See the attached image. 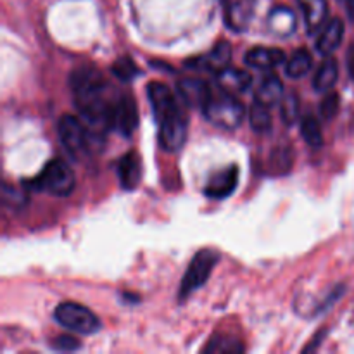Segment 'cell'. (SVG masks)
Listing matches in <instances>:
<instances>
[{
    "mask_svg": "<svg viewBox=\"0 0 354 354\" xmlns=\"http://www.w3.org/2000/svg\"><path fill=\"white\" fill-rule=\"evenodd\" d=\"M111 130L118 131L123 137H130L138 127V111L131 95H120L118 99L111 100L109 109Z\"/></svg>",
    "mask_w": 354,
    "mask_h": 354,
    "instance_id": "cell-7",
    "label": "cell"
},
{
    "mask_svg": "<svg viewBox=\"0 0 354 354\" xmlns=\"http://www.w3.org/2000/svg\"><path fill=\"white\" fill-rule=\"evenodd\" d=\"M203 114L209 123L223 130H235L245 118V107L234 93L220 88V92L211 93L209 100L204 104Z\"/></svg>",
    "mask_w": 354,
    "mask_h": 354,
    "instance_id": "cell-2",
    "label": "cell"
},
{
    "mask_svg": "<svg viewBox=\"0 0 354 354\" xmlns=\"http://www.w3.org/2000/svg\"><path fill=\"white\" fill-rule=\"evenodd\" d=\"M303 12L306 30L310 35L320 33L322 28L327 24L328 3L327 0H297Z\"/></svg>",
    "mask_w": 354,
    "mask_h": 354,
    "instance_id": "cell-14",
    "label": "cell"
},
{
    "mask_svg": "<svg viewBox=\"0 0 354 354\" xmlns=\"http://www.w3.org/2000/svg\"><path fill=\"white\" fill-rule=\"evenodd\" d=\"M52 348L57 349V351H76V349H80V342L69 335H61V337L54 339Z\"/></svg>",
    "mask_w": 354,
    "mask_h": 354,
    "instance_id": "cell-27",
    "label": "cell"
},
{
    "mask_svg": "<svg viewBox=\"0 0 354 354\" xmlns=\"http://www.w3.org/2000/svg\"><path fill=\"white\" fill-rule=\"evenodd\" d=\"M283 99V83L277 75H268L261 83H259L258 90L254 93L256 102H261L265 106L273 107L280 104Z\"/></svg>",
    "mask_w": 354,
    "mask_h": 354,
    "instance_id": "cell-18",
    "label": "cell"
},
{
    "mask_svg": "<svg viewBox=\"0 0 354 354\" xmlns=\"http://www.w3.org/2000/svg\"><path fill=\"white\" fill-rule=\"evenodd\" d=\"M232 61V45L228 41H218L207 54L199 55L196 59L187 61V68L201 69V71L220 73L221 69L228 68Z\"/></svg>",
    "mask_w": 354,
    "mask_h": 354,
    "instance_id": "cell-9",
    "label": "cell"
},
{
    "mask_svg": "<svg viewBox=\"0 0 354 354\" xmlns=\"http://www.w3.org/2000/svg\"><path fill=\"white\" fill-rule=\"evenodd\" d=\"M301 135L310 147L320 149L324 145V135H322L320 123L315 114H306L301 121Z\"/></svg>",
    "mask_w": 354,
    "mask_h": 354,
    "instance_id": "cell-21",
    "label": "cell"
},
{
    "mask_svg": "<svg viewBox=\"0 0 354 354\" xmlns=\"http://www.w3.org/2000/svg\"><path fill=\"white\" fill-rule=\"evenodd\" d=\"M342 38H344V23L339 17H334L318 33L317 50L322 55L334 54L339 48V45L342 44Z\"/></svg>",
    "mask_w": 354,
    "mask_h": 354,
    "instance_id": "cell-16",
    "label": "cell"
},
{
    "mask_svg": "<svg viewBox=\"0 0 354 354\" xmlns=\"http://www.w3.org/2000/svg\"><path fill=\"white\" fill-rule=\"evenodd\" d=\"M176 90H178V95L183 104H187L189 107H197V109H203L204 104L209 100L211 93H213L211 86L201 78L178 80Z\"/></svg>",
    "mask_w": 354,
    "mask_h": 354,
    "instance_id": "cell-11",
    "label": "cell"
},
{
    "mask_svg": "<svg viewBox=\"0 0 354 354\" xmlns=\"http://www.w3.org/2000/svg\"><path fill=\"white\" fill-rule=\"evenodd\" d=\"M147 97L159 128V145L166 152H178L187 140V116L178 99L161 82L149 83Z\"/></svg>",
    "mask_w": 354,
    "mask_h": 354,
    "instance_id": "cell-1",
    "label": "cell"
},
{
    "mask_svg": "<svg viewBox=\"0 0 354 354\" xmlns=\"http://www.w3.org/2000/svg\"><path fill=\"white\" fill-rule=\"evenodd\" d=\"M348 71H349V76L354 80V44L348 50Z\"/></svg>",
    "mask_w": 354,
    "mask_h": 354,
    "instance_id": "cell-28",
    "label": "cell"
},
{
    "mask_svg": "<svg viewBox=\"0 0 354 354\" xmlns=\"http://www.w3.org/2000/svg\"><path fill=\"white\" fill-rule=\"evenodd\" d=\"M239 183V168L235 165L227 166V168L220 169V171L213 173L209 178V182L206 183V189H204V194H206L209 199L221 201L230 197L232 194L235 192Z\"/></svg>",
    "mask_w": 354,
    "mask_h": 354,
    "instance_id": "cell-10",
    "label": "cell"
},
{
    "mask_svg": "<svg viewBox=\"0 0 354 354\" xmlns=\"http://www.w3.org/2000/svg\"><path fill=\"white\" fill-rule=\"evenodd\" d=\"M268 30L273 35H277L279 38H287L296 31L297 28V19L296 14L290 7L287 6H277L270 10L268 14Z\"/></svg>",
    "mask_w": 354,
    "mask_h": 354,
    "instance_id": "cell-15",
    "label": "cell"
},
{
    "mask_svg": "<svg viewBox=\"0 0 354 354\" xmlns=\"http://www.w3.org/2000/svg\"><path fill=\"white\" fill-rule=\"evenodd\" d=\"M216 83L221 90L234 95L248 92L252 85V76L241 68H225L216 73Z\"/></svg>",
    "mask_w": 354,
    "mask_h": 354,
    "instance_id": "cell-13",
    "label": "cell"
},
{
    "mask_svg": "<svg viewBox=\"0 0 354 354\" xmlns=\"http://www.w3.org/2000/svg\"><path fill=\"white\" fill-rule=\"evenodd\" d=\"M118 178L124 190H133L140 183L142 166L140 159L135 152H128L118 162Z\"/></svg>",
    "mask_w": 354,
    "mask_h": 354,
    "instance_id": "cell-17",
    "label": "cell"
},
{
    "mask_svg": "<svg viewBox=\"0 0 354 354\" xmlns=\"http://www.w3.org/2000/svg\"><path fill=\"white\" fill-rule=\"evenodd\" d=\"M339 107H341V97H339L337 92H332L330 90L320 104V116L327 121L334 120L339 113Z\"/></svg>",
    "mask_w": 354,
    "mask_h": 354,
    "instance_id": "cell-26",
    "label": "cell"
},
{
    "mask_svg": "<svg viewBox=\"0 0 354 354\" xmlns=\"http://www.w3.org/2000/svg\"><path fill=\"white\" fill-rule=\"evenodd\" d=\"M75 175L62 159H50L37 178L26 182L31 190H40L55 197H66L75 189Z\"/></svg>",
    "mask_w": 354,
    "mask_h": 354,
    "instance_id": "cell-3",
    "label": "cell"
},
{
    "mask_svg": "<svg viewBox=\"0 0 354 354\" xmlns=\"http://www.w3.org/2000/svg\"><path fill=\"white\" fill-rule=\"evenodd\" d=\"M301 113V102L297 93L290 92L287 95H283V99L280 100V118H282L283 124L287 127H292L297 120H299Z\"/></svg>",
    "mask_w": 354,
    "mask_h": 354,
    "instance_id": "cell-23",
    "label": "cell"
},
{
    "mask_svg": "<svg viewBox=\"0 0 354 354\" xmlns=\"http://www.w3.org/2000/svg\"><path fill=\"white\" fill-rule=\"evenodd\" d=\"M113 75L116 76L118 80H121V82H130V80H133L135 76L138 75V68L135 66V62L131 61L130 57H120L116 62L113 64Z\"/></svg>",
    "mask_w": 354,
    "mask_h": 354,
    "instance_id": "cell-25",
    "label": "cell"
},
{
    "mask_svg": "<svg viewBox=\"0 0 354 354\" xmlns=\"http://www.w3.org/2000/svg\"><path fill=\"white\" fill-rule=\"evenodd\" d=\"M313 66V55L306 50V48H297L286 64V73L289 78L299 80L304 75H308Z\"/></svg>",
    "mask_w": 354,
    "mask_h": 354,
    "instance_id": "cell-20",
    "label": "cell"
},
{
    "mask_svg": "<svg viewBox=\"0 0 354 354\" xmlns=\"http://www.w3.org/2000/svg\"><path fill=\"white\" fill-rule=\"evenodd\" d=\"M339 78V66L337 61L332 57H327L320 66L313 78V88L317 92H330L335 86Z\"/></svg>",
    "mask_w": 354,
    "mask_h": 354,
    "instance_id": "cell-19",
    "label": "cell"
},
{
    "mask_svg": "<svg viewBox=\"0 0 354 354\" xmlns=\"http://www.w3.org/2000/svg\"><path fill=\"white\" fill-rule=\"evenodd\" d=\"M249 123H251L252 130L259 131V133H266V131L272 130V114H270V107L254 100L251 109H249Z\"/></svg>",
    "mask_w": 354,
    "mask_h": 354,
    "instance_id": "cell-22",
    "label": "cell"
},
{
    "mask_svg": "<svg viewBox=\"0 0 354 354\" xmlns=\"http://www.w3.org/2000/svg\"><path fill=\"white\" fill-rule=\"evenodd\" d=\"M341 3L344 6L348 17L354 23V0H341Z\"/></svg>",
    "mask_w": 354,
    "mask_h": 354,
    "instance_id": "cell-29",
    "label": "cell"
},
{
    "mask_svg": "<svg viewBox=\"0 0 354 354\" xmlns=\"http://www.w3.org/2000/svg\"><path fill=\"white\" fill-rule=\"evenodd\" d=\"M245 64L259 71H272L286 62L283 50L275 47H254L245 54Z\"/></svg>",
    "mask_w": 354,
    "mask_h": 354,
    "instance_id": "cell-12",
    "label": "cell"
},
{
    "mask_svg": "<svg viewBox=\"0 0 354 354\" xmlns=\"http://www.w3.org/2000/svg\"><path fill=\"white\" fill-rule=\"evenodd\" d=\"M54 318L61 327L76 334L90 335L100 328V322L88 308L78 303H61L54 310Z\"/></svg>",
    "mask_w": 354,
    "mask_h": 354,
    "instance_id": "cell-6",
    "label": "cell"
},
{
    "mask_svg": "<svg viewBox=\"0 0 354 354\" xmlns=\"http://www.w3.org/2000/svg\"><path fill=\"white\" fill-rule=\"evenodd\" d=\"M218 261H220V254L213 249H203V251L197 252L192 261H190L185 275H183L182 283H180V299H187L190 294L199 290L207 282Z\"/></svg>",
    "mask_w": 354,
    "mask_h": 354,
    "instance_id": "cell-5",
    "label": "cell"
},
{
    "mask_svg": "<svg viewBox=\"0 0 354 354\" xmlns=\"http://www.w3.org/2000/svg\"><path fill=\"white\" fill-rule=\"evenodd\" d=\"M204 351L207 353H242L244 351V346L241 344V341L234 337H228V335H216V337L211 339L207 342V346L204 348Z\"/></svg>",
    "mask_w": 354,
    "mask_h": 354,
    "instance_id": "cell-24",
    "label": "cell"
},
{
    "mask_svg": "<svg viewBox=\"0 0 354 354\" xmlns=\"http://www.w3.org/2000/svg\"><path fill=\"white\" fill-rule=\"evenodd\" d=\"M57 135L66 151L76 159L85 158L93 145V138L86 124L71 114H62L57 121Z\"/></svg>",
    "mask_w": 354,
    "mask_h": 354,
    "instance_id": "cell-4",
    "label": "cell"
},
{
    "mask_svg": "<svg viewBox=\"0 0 354 354\" xmlns=\"http://www.w3.org/2000/svg\"><path fill=\"white\" fill-rule=\"evenodd\" d=\"M223 17L232 31H245L254 16L256 0H220Z\"/></svg>",
    "mask_w": 354,
    "mask_h": 354,
    "instance_id": "cell-8",
    "label": "cell"
}]
</instances>
